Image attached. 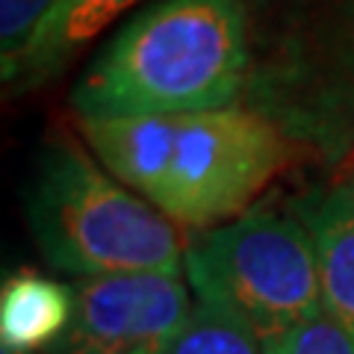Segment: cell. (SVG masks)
<instances>
[{
  "label": "cell",
  "instance_id": "3957f363",
  "mask_svg": "<svg viewBox=\"0 0 354 354\" xmlns=\"http://www.w3.org/2000/svg\"><path fill=\"white\" fill-rule=\"evenodd\" d=\"M183 269L198 301L236 316L269 346L325 313L319 263L298 216L254 207L186 245Z\"/></svg>",
  "mask_w": 354,
  "mask_h": 354
},
{
  "label": "cell",
  "instance_id": "30bf717a",
  "mask_svg": "<svg viewBox=\"0 0 354 354\" xmlns=\"http://www.w3.org/2000/svg\"><path fill=\"white\" fill-rule=\"evenodd\" d=\"M57 0H0V68L3 83L15 74L36 32L53 12Z\"/></svg>",
  "mask_w": 354,
  "mask_h": 354
},
{
  "label": "cell",
  "instance_id": "8fae6325",
  "mask_svg": "<svg viewBox=\"0 0 354 354\" xmlns=\"http://www.w3.org/2000/svg\"><path fill=\"white\" fill-rule=\"evenodd\" d=\"M266 354H354V337L328 313H319L269 342Z\"/></svg>",
  "mask_w": 354,
  "mask_h": 354
},
{
  "label": "cell",
  "instance_id": "ba28073f",
  "mask_svg": "<svg viewBox=\"0 0 354 354\" xmlns=\"http://www.w3.org/2000/svg\"><path fill=\"white\" fill-rule=\"evenodd\" d=\"M136 0H57L53 12L36 32L15 74L6 80L12 88H36L50 80L86 41H92L115 15Z\"/></svg>",
  "mask_w": 354,
  "mask_h": 354
},
{
  "label": "cell",
  "instance_id": "8992f818",
  "mask_svg": "<svg viewBox=\"0 0 354 354\" xmlns=\"http://www.w3.org/2000/svg\"><path fill=\"white\" fill-rule=\"evenodd\" d=\"M313 239L325 313L354 337V177L295 204Z\"/></svg>",
  "mask_w": 354,
  "mask_h": 354
},
{
  "label": "cell",
  "instance_id": "7a4b0ae2",
  "mask_svg": "<svg viewBox=\"0 0 354 354\" xmlns=\"http://www.w3.org/2000/svg\"><path fill=\"white\" fill-rule=\"evenodd\" d=\"M27 216L41 257L57 272L77 278L180 274L186 245L174 221L65 136L50 139L41 151L27 192Z\"/></svg>",
  "mask_w": 354,
  "mask_h": 354
},
{
  "label": "cell",
  "instance_id": "5b68a950",
  "mask_svg": "<svg viewBox=\"0 0 354 354\" xmlns=\"http://www.w3.org/2000/svg\"><path fill=\"white\" fill-rule=\"evenodd\" d=\"M189 290L174 272L80 278L62 354H165L189 319Z\"/></svg>",
  "mask_w": 354,
  "mask_h": 354
},
{
  "label": "cell",
  "instance_id": "9c48e42d",
  "mask_svg": "<svg viewBox=\"0 0 354 354\" xmlns=\"http://www.w3.org/2000/svg\"><path fill=\"white\" fill-rule=\"evenodd\" d=\"M165 354H266V346L236 316L198 301Z\"/></svg>",
  "mask_w": 354,
  "mask_h": 354
},
{
  "label": "cell",
  "instance_id": "277c9868",
  "mask_svg": "<svg viewBox=\"0 0 354 354\" xmlns=\"http://www.w3.org/2000/svg\"><path fill=\"white\" fill-rule=\"evenodd\" d=\"M286 162L281 133L239 106L160 115L148 204L186 230H213L248 213Z\"/></svg>",
  "mask_w": 354,
  "mask_h": 354
},
{
  "label": "cell",
  "instance_id": "6da1fadb",
  "mask_svg": "<svg viewBox=\"0 0 354 354\" xmlns=\"http://www.w3.org/2000/svg\"><path fill=\"white\" fill-rule=\"evenodd\" d=\"M245 71V0H157L97 53L71 106L80 118L225 109Z\"/></svg>",
  "mask_w": 354,
  "mask_h": 354
},
{
  "label": "cell",
  "instance_id": "52a82bcc",
  "mask_svg": "<svg viewBox=\"0 0 354 354\" xmlns=\"http://www.w3.org/2000/svg\"><path fill=\"white\" fill-rule=\"evenodd\" d=\"M74 319V286L18 269L0 290V342L12 351H44L68 334Z\"/></svg>",
  "mask_w": 354,
  "mask_h": 354
},
{
  "label": "cell",
  "instance_id": "7c38bea8",
  "mask_svg": "<svg viewBox=\"0 0 354 354\" xmlns=\"http://www.w3.org/2000/svg\"><path fill=\"white\" fill-rule=\"evenodd\" d=\"M3 354H62V351H59V342H57V346H50L44 351H12V348H3Z\"/></svg>",
  "mask_w": 354,
  "mask_h": 354
}]
</instances>
